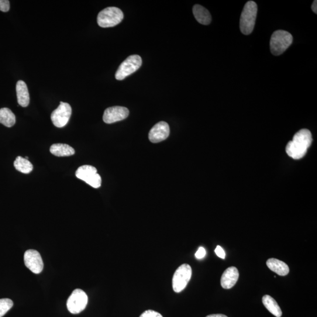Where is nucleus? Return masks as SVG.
<instances>
[{"mask_svg": "<svg viewBox=\"0 0 317 317\" xmlns=\"http://www.w3.org/2000/svg\"><path fill=\"white\" fill-rule=\"evenodd\" d=\"M312 141L311 132L306 129H301L295 134L292 140L288 143L286 152L294 160H299L305 156Z\"/></svg>", "mask_w": 317, "mask_h": 317, "instance_id": "f257e3e1", "label": "nucleus"}, {"mask_svg": "<svg viewBox=\"0 0 317 317\" xmlns=\"http://www.w3.org/2000/svg\"><path fill=\"white\" fill-rule=\"evenodd\" d=\"M257 14V6L253 2H248L244 7L240 21L241 32L244 35H249L254 28Z\"/></svg>", "mask_w": 317, "mask_h": 317, "instance_id": "f03ea898", "label": "nucleus"}, {"mask_svg": "<svg viewBox=\"0 0 317 317\" xmlns=\"http://www.w3.org/2000/svg\"><path fill=\"white\" fill-rule=\"evenodd\" d=\"M292 36L286 31L277 30L272 34L270 40V50L274 56H280L291 46Z\"/></svg>", "mask_w": 317, "mask_h": 317, "instance_id": "7ed1b4c3", "label": "nucleus"}, {"mask_svg": "<svg viewBox=\"0 0 317 317\" xmlns=\"http://www.w3.org/2000/svg\"><path fill=\"white\" fill-rule=\"evenodd\" d=\"M123 13L119 9L111 7L102 10L97 17V23L102 28L115 27L122 22Z\"/></svg>", "mask_w": 317, "mask_h": 317, "instance_id": "20e7f679", "label": "nucleus"}, {"mask_svg": "<svg viewBox=\"0 0 317 317\" xmlns=\"http://www.w3.org/2000/svg\"><path fill=\"white\" fill-rule=\"evenodd\" d=\"M142 64V58L138 55H132L120 65L116 72L115 78L121 81L138 70Z\"/></svg>", "mask_w": 317, "mask_h": 317, "instance_id": "39448f33", "label": "nucleus"}, {"mask_svg": "<svg viewBox=\"0 0 317 317\" xmlns=\"http://www.w3.org/2000/svg\"><path fill=\"white\" fill-rule=\"evenodd\" d=\"M190 265L184 264L178 268L172 278V287L175 292H181L187 287L192 277Z\"/></svg>", "mask_w": 317, "mask_h": 317, "instance_id": "423d86ee", "label": "nucleus"}, {"mask_svg": "<svg viewBox=\"0 0 317 317\" xmlns=\"http://www.w3.org/2000/svg\"><path fill=\"white\" fill-rule=\"evenodd\" d=\"M88 302V295L81 289H75L68 298L67 306L68 311L73 314L81 312Z\"/></svg>", "mask_w": 317, "mask_h": 317, "instance_id": "0eeeda50", "label": "nucleus"}, {"mask_svg": "<svg viewBox=\"0 0 317 317\" xmlns=\"http://www.w3.org/2000/svg\"><path fill=\"white\" fill-rule=\"evenodd\" d=\"M76 177L87 183L94 188H99L101 186V176L97 173V170L90 165H84L79 167L75 173Z\"/></svg>", "mask_w": 317, "mask_h": 317, "instance_id": "6e6552de", "label": "nucleus"}, {"mask_svg": "<svg viewBox=\"0 0 317 317\" xmlns=\"http://www.w3.org/2000/svg\"><path fill=\"white\" fill-rule=\"evenodd\" d=\"M72 114V108L69 103L61 102L58 107L51 113V119L57 127H63L69 122Z\"/></svg>", "mask_w": 317, "mask_h": 317, "instance_id": "1a4fd4ad", "label": "nucleus"}, {"mask_svg": "<svg viewBox=\"0 0 317 317\" xmlns=\"http://www.w3.org/2000/svg\"><path fill=\"white\" fill-rule=\"evenodd\" d=\"M24 259L26 266L33 273L38 274L43 271V261L39 251L33 249L26 251Z\"/></svg>", "mask_w": 317, "mask_h": 317, "instance_id": "9d476101", "label": "nucleus"}, {"mask_svg": "<svg viewBox=\"0 0 317 317\" xmlns=\"http://www.w3.org/2000/svg\"><path fill=\"white\" fill-rule=\"evenodd\" d=\"M129 114V109L123 106H112L106 109L103 113L105 123L111 124L125 119Z\"/></svg>", "mask_w": 317, "mask_h": 317, "instance_id": "9b49d317", "label": "nucleus"}, {"mask_svg": "<svg viewBox=\"0 0 317 317\" xmlns=\"http://www.w3.org/2000/svg\"><path fill=\"white\" fill-rule=\"evenodd\" d=\"M170 126L167 122L162 121L156 124L149 133V139L151 142L156 143L167 139L170 136Z\"/></svg>", "mask_w": 317, "mask_h": 317, "instance_id": "f8f14e48", "label": "nucleus"}, {"mask_svg": "<svg viewBox=\"0 0 317 317\" xmlns=\"http://www.w3.org/2000/svg\"><path fill=\"white\" fill-rule=\"evenodd\" d=\"M239 277V273L237 268L230 267L224 272L220 280V284L223 288L230 289L236 284Z\"/></svg>", "mask_w": 317, "mask_h": 317, "instance_id": "ddd939ff", "label": "nucleus"}, {"mask_svg": "<svg viewBox=\"0 0 317 317\" xmlns=\"http://www.w3.org/2000/svg\"><path fill=\"white\" fill-rule=\"evenodd\" d=\"M17 100L19 104L23 107H27L30 103V94L28 88L23 81H19L16 85Z\"/></svg>", "mask_w": 317, "mask_h": 317, "instance_id": "4468645a", "label": "nucleus"}, {"mask_svg": "<svg viewBox=\"0 0 317 317\" xmlns=\"http://www.w3.org/2000/svg\"><path fill=\"white\" fill-rule=\"evenodd\" d=\"M267 266L270 269L280 276H285L289 273L288 265L284 262L271 258L267 261Z\"/></svg>", "mask_w": 317, "mask_h": 317, "instance_id": "2eb2a0df", "label": "nucleus"}, {"mask_svg": "<svg viewBox=\"0 0 317 317\" xmlns=\"http://www.w3.org/2000/svg\"><path fill=\"white\" fill-rule=\"evenodd\" d=\"M193 13L196 20L203 25H209L211 23L212 17L208 10L203 6L196 5L193 8Z\"/></svg>", "mask_w": 317, "mask_h": 317, "instance_id": "dca6fc26", "label": "nucleus"}, {"mask_svg": "<svg viewBox=\"0 0 317 317\" xmlns=\"http://www.w3.org/2000/svg\"><path fill=\"white\" fill-rule=\"evenodd\" d=\"M51 153L58 157L70 156L75 154L73 147L67 144H53L50 147Z\"/></svg>", "mask_w": 317, "mask_h": 317, "instance_id": "f3484780", "label": "nucleus"}, {"mask_svg": "<svg viewBox=\"0 0 317 317\" xmlns=\"http://www.w3.org/2000/svg\"><path fill=\"white\" fill-rule=\"evenodd\" d=\"M263 304L268 311L276 317H281L282 311L276 301L269 295H265L262 298Z\"/></svg>", "mask_w": 317, "mask_h": 317, "instance_id": "a211bd4d", "label": "nucleus"}, {"mask_svg": "<svg viewBox=\"0 0 317 317\" xmlns=\"http://www.w3.org/2000/svg\"><path fill=\"white\" fill-rule=\"evenodd\" d=\"M16 122V116L11 110L8 108L0 109V123L11 127L15 125Z\"/></svg>", "mask_w": 317, "mask_h": 317, "instance_id": "6ab92c4d", "label": "nucleus"}, {"mask_svg": "<svg viewBox=\"0 0 317 317\" xmlns=\"http://www.w3.org/2000/svg\"><path fill=\"white\" fill-rule=\"evenodd\" d=\"M14 166L17 171L25 174H30L33 170L32 164L29 160L22 156L17 157L14 163Z\"/></svg>", "mask_w": 317, "mask_h": 317, "instance_id": "aec40b11", "label": "nucleus"}, {"mask_svg": "<svg viewBox=\"0 0 317 317\" xmlns=\"http://www.w3.org/2000/svg\"><path fill=\"white\" fill-rule=\"evenodd\" d=\"M13 302L9 298L0 299V317L4 316L13 307Z\"/></svg>", "mask_w": 317, "mask_h": 317, "instance_id": "412c9836", "label": "nucleus"}, {"mask_svg": "<svg viewBox=\"0 0 317 317\" xmlns=\"http://www.w3.org/2000/svg\"><path fill=\"white\" fill-rule=\"evenodd\" d=\"M140 317H163V315L153 310H146L140 315Z\"/></svg>", "mask_w": 317, "mask_h": 317, "instance_id": "4be33fe9", "label": "nucleus"}, {"mask_svg": "<svg viewBox=\"0 0 317 317\" xmlns=\"http://www.w3.org/2000/svg\"><path fill=\"white\" fill-rule=\"evenodd\" d=\"M10 8V2L8 0H0V11L8 12Z\"/></svg>", "mask_w": 317, "mask_h": 317, "instance_id": "5701e85b", "label": "nucleus"}, {"mask_svg": "<svg viewBox=\"0 0 317 317\" xmlns=\"http://www.w3.org/2000/svg\"><path fill=\"white\" fill-rule=\"evenodd\" d=\"M206 254V250L204 248L201 247H199V249L195 254V257L198 258V259H202V258H204Z\"/></svg>", "mask_w": 317, "mask_h": 317, "instance_id": "b1692460", "label": "nucleus"}, {"mask_svg": "<svg viewBox=\"0 0 317 317\" xmlns=\"http://www.w3.org/2000/svg\"><path fill=\"white\" fill-rule=\"evenodd\" d=\"M215 253L219 257L223 258V259H225L226 257L225 251L222 249V247L220 246H218L216 247L215 249Z\"/></svg>", "mask_w": 317, "mask_h": 317, "instance_id": "393cba45", "label": "nucleus"}, {"mask_svg": "<svg viewBox=\"0 0 317 317\" xmlns=\"http://www.w3.org/2000/svg\"><path fill=\"white\" fill-rule=\"evenodd\" d=\"M311 9L313 13L317 14V2L316 0L313 2L311 6Z\"/></svg>", "mask_w": 317, "mask_h": 317, "instance_id": "a878e982", "label": "nucleus"}, {"mask_svg": "<svg viewBox=\"0 0 317 317\" xmlns=\"http://www.w3.org/2000/svg\"><path fill=\"white\" fill-rule=\"evenodd\" d=\"M206 317H228L227 316L225 315L224 314H220V313H218V314H211V315H209L207 316Z\"/></svg>", "mask_w": 317, "mask_h": 317, "instance_id": "bb28decb", "label": "nucleus"}, {"mask_svg": "<svg viewBox=\"0 0 317 317\" xmlns=\"http://www.w3.org/2000/svg\"><path fill=\"white\" fill-rule=\"evenodd\" d=\"M26 160H29V157H26Z\"/></svg>", "mask_w": 317, "mask_h": 317, "instance_id": "cd10ccee", "label": "nucleus"}]
</instances>
